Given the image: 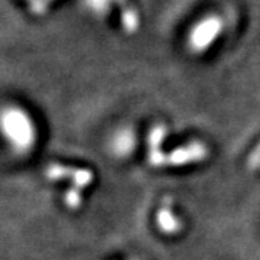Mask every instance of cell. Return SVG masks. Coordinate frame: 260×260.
<instances>
[{
  "label": "cell",
  "mask_w": 260,
  "mask_h": 260,
  "mask_svg": "<svg viewBox=\"0 0 260 260\" xmlns=\"http://www.w3.org/2000/svg\"><path fill=\"white\" fill-rule=\"evenodd\" d=\"M133 145H135V138H133L132 132L130 130H121L114 139L113 148L119 155H127L133 149Z\"/></svg>",
  "instance_id": "cell-6"
},
{
  "label": "cell",
  "mask_w": 260,
  "mask_h": 260,
  "mask_svg": "<svg viewBox=\"0 0 260 260\" xmlns=\"http://www.w3.org/2000/svg\"><path fill=\"white\" fill-rule=\"evenodd\" d=\"M126 0H84L85 8L99 18H104L110 13L114 5H121Z\"/></svg>",
  "instance_id": "cell-5"
},
{
  "label": "cell",
  "mask_w": 260,
  "mask_h": 260,
  "mask_svg": "<svg viewBox=\"0 0 260 260\" xmlns=\"http://www.w3.org/2000/svg\"><path fill=\"white\" fill-rule=\"evenodd\" d=\"M223 19L217 15H207L195 22L188 35L189 49L195 54H204L217 42L223 32Z\"/></svg>",
  "instance_id": "cell-2"
},
{
  "label": "cell",
  "mask_w": 260,
  "mask_h": 260,
  "mask_svg": "<svg viewBox=\"0 0 260 260\" xmlns=\"http://www.w3.org/2000/svg\"><path fill=\"white\" fill-rule=\"evenodd\" d=\"M207 155V149L203 143L200 142H192L191 145L179 148L175 150L171 156H169V165H185V164H191V162H197L205 158Z\"/></svg>",
  "instance_id": "cell-3"
},
{
  "label": "cell",
  "mask_w": 260,
  "mask_h": 260,
  "mask_svg": "<svg viewBox=\"0 0 260 260\" xmlns=\"http://www.w3.org/2000/svg\"><path fill=\"white\" fill-rule=\"evenodd\" d=\"M3 130L18 149H28L35 140L34 123L19 107H8L3 112Z\"/></svg>",
  "instance_id": "cell-1"
},
{
  "label": "cell",
  "mask_w": 260,
  "mask_h": 260,
  "mask_svg": "<svg viewBox=\"0 0 260 260\" xmlns=\"http://www.w3.org/2000/svg\"><path fill=\"white\" fill-rule=\"evenodd\" d=\"M156 218H158L156 221H158L159 229L164 233H167V234H174V233H177L178 230H179V227H181V223L178 221L175 214L169 210V207H165V205L159 210Z\"/></svg>",
  "instance_id": "cell-4"
}]
</instances>
